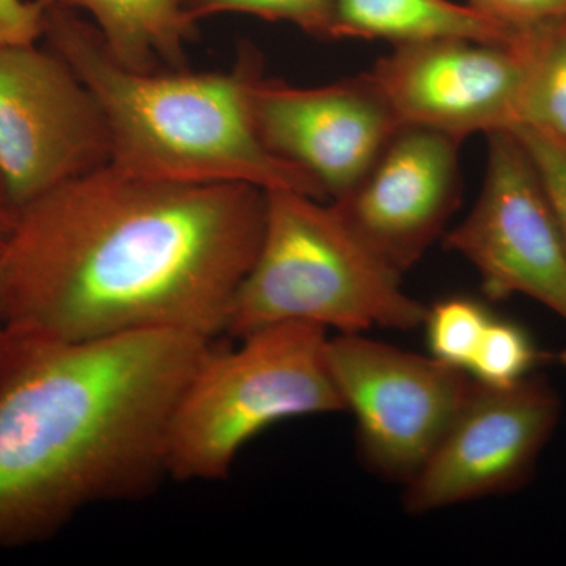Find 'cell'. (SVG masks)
Returning <instances> with one entry per match:
<instances>
[{"mask_svg":"<svg viewBox=\"0 0 566 566\" xmlns=\"http://www.w3.org/2000/svg\"><path fill=\"white\" fill-rule=\"evenodd\" d=\"M266 192L99 167L20 208L0 251L10 338L74 344L139 331L226 334Z\"/></svg>","mask_w":566,"mask_h":566,"instance_id":"cell-1","label":"cell"},{"mask_svg":"<svg viewBox=\"0 0 566 566\" xmlns=\"http://www.w3.org/2000/svg\"><path fill=\"white\" fill-rule=\"evenodd\" d=\"M214 338L139 331L10 338L0 379V551L46 542L93 505L137 501L167 471L170 420Z\"/></svg>","mask_w":566,"mask_h":566,"instance_id":"cell-2","label":"cell"},{"mask_svg":"<svg viewBox=\"0 0 566 566\" xmlns=\"http://www.w3.org/2000/svg\"><path fill=\"white\" fill-rule=\"evenodd\" d=\"M44 3L41 39L98 104L115 169L147 180L244 182L327 200L312 175L283 161L260 139L249 99L260 66L252 52L229 73H140L115 62L98 29L76 10Z\"/></svg>","mask_w":566,"mask_h":566,"instance_id":"cell-3","label":"cell"},{"mask_svg":"<svg viewBox=\"0 0 566 566\" xmlns=\"http://www.w3.org/2000/svg\"><path fill=\"white\" fill-rule=\"evenodd\" d=\"M266 192L262 241L234 294L227 335L281 323L338 334L423 326L427 305L403 290V275L371 251L333 202Z\"/></svg>","mask_w":566,"mask_h":566,"instance_id":"cell-4","label":"cell"},{"mask_svg":"<svg viewBox=\"0 0 566 566\" xmlns=\"http://www.w3.org/2000/svg\"><path fill=\"white\" fill-rule=\"evenodd\" d=\"M327 331L281 323L210 352L170 420L167 471L181 482L226 479L251 439L294 417L345 411L327 365Z\"/></svg>","mask_w":566,"mask_h":566,"instance_id":"cell-5","label":"cell"},{"mask_svg":"<svg viewBox=\"0 0 566 566\" xmlns=\"http://www.w3.org/2000/svg\"><path fill=\"white\" fill-rule=\"evenodd\" d=\"M326 357L345 411L356 417L365 461L406 485L455 419L471 376L365 333L327 338Z\"/></svg>","mask_w":566,"mask_h":566,"instance_id":"cell-6","label":"cell"},{"mask_svg":"<svg viewBox=\"0 0 566 566\" xmlns=\"http://www.w3.org/2000/svg\"><path fill=\"white\" fill-rule=\"evenodd\" d=\"M109 161L102 111L65 61L35 43H0V185L10 207Z\"/></svg>","mask_w":566,"mask_h":566,"instance_id":"cell-7","label":"cell"},{"mask_svg":"<svg viewBox=\"0 0 566 566\" xmlns=\"http://www.w3.org/2000/svg\"><path fill=\"white\" fill-rule=\"evenodd\" d=\"M560 398L545 379L472 387L434 452L406 483L412 515L515 491L531 479L560 419Z\"/></svg>","mask_w":566,"mask_h":566,"instance_id":"cell-8","label":"cell"},{"mask_svg":"<svg viewBox=\"0 0 566 566\" xmlns=\"http://www.w3.org/2000/svg\"><path fill=\"white\" fill-rule=\"evenodd\" d=\"M482 192L446 245L475 268L490 296L523 294L566 322V244L523 145L486 134Z\"/></svg>","mask_w":566,"mask_h":566,"instance_id":"cell-9","label":"cell"},{"mask_svg":"<svg viewBox=\"0 0 566 566\" xmlns=\"http://www.w3.org/2000/svg\"><path fill=\"white\" fill-rule=\"evenodd\" d=\"M401 125L464 140L510 132L527 74L524 31L509 43L447 39L394 48L370 71Z\"/></svg>","mask_w":566,"mask_h":566,"instance_id":"cell-10","label":"cell"},{"mask_svg":"<svg viewBox=\"0 0 566 566\" xmlns=\"http://www.w3.org/2000/svg\"><path fill=\"white\" fill-rule=\"evenodd\" d=\"M253 123L268 150L301 167L337 200L367 172L401 123L370 71L294 87L255 70L249 88Z\"/></svg>","mask_w":566,"mask_h":566,"instance_id":"cell-11","label":"cell"},{"mask_svg":"<svg viewBox=\"0 0 566 566\" xmlns=\"http://www.w3.org/2000/svg\"><path fill=\"white\" fill-rule=\"evenodd\" d=\"M449 134L401 125L335 205L371 251L403 275L444 234L460 207V147Z\"/></svg>","mask_w":566,"mask_h":566,"instance_id":"cell-12","label":"cell"},{"mask_svg":"<svg viewBox=\"0 0 566 566\" xmlns=\"http://www.w3.org/2000/svg\"><path fill=\"white\" fill-rule=\"evenodd\" d=\"M516 33L452 0H335L333 39L382 40L397 48L447 39L509 43Z\"/></svg>","mask_w":566,"mask_h":566,"instance_id":"cell-13","label":"cell"},{"mask_svg":"<svg viewBox=\"0 0 566 566\" xmlns=\"http://www.w3.org/2000/svg\"><path fill=\"white\" fill-rule=\"evenodd\" d=\"M93 18L115 62L140 73L186 70V41L196 21L185 0H46Z\"/></svg>","mask_w":566,"mask_h":566,"instance_id":"cell-14","label":"cell"},{"mask_svg":"<svg viewBox=\"0 0 566 566\" xmlns=\"http://www.w3.org/2000/svg\"><path fill=\"white\" fill-rule=\"evenodd\" d=\"M527 74L517 126L566 144V21L523 29Z\"/></svg>","mask_w":566,"mask_h":566,"instance_id":"cell-15","label":"cell"},{"mask_svg":"<svg viewBox=\"0 0 566 566\" xmlns=\"http://www.w3.org/2000/svg\"><path fill=\"white\" fill-rule=\"evenodd\" d=\"M493 316L485 305L471 297H449L428 307L423 326L431 356L468 374Z\"/></svg>","mask_w":566,"mask_h":566,"instance_id":"cell-16","label":"cell"},{"mask_svg":"<svg viewBox=\"0 0 566 566\" xmlns=\"http://www.w3.org/2000/svg\"><path fill=\"white\" fill-rule=\"evenodd\" d=\"M538 359L534 340L520 324L493 316L468 367V375L483 386H515L531 376Z\"/></svg>","mask_w":566,"mask_h":566,"instance_id":"cell-17","label":"cell"},{"mask_svg":"<svg viewBox=\"0 0 566 566\" xmlns=\"http://www.w3.org/2000/svg\"><path fill=\"white\" fill-rule=\"evenodd\" d=\"M193 21L221 13H244L292 22L318 39L333 40L335 0H189Z\"/></svg>","mask_w":566,"mask_h":566,"instance_id":"cell-18","label":"cell"},{"mask_svg":"<svg viewBox=\"0 0 566 566\" xmlns=\"http://www.w3.org/2000/svg\"><path fill=\"white\" fill-rule=\"evenodd\" d=\"M510 132L527 153L566 244V144L527 126Z\"/></svg>","mask_w":566,"mask_h":566,"instance_id":"cell-19","label":"cell"},{"mask_svg":"<svg viewBox=\"0 0 566 566\" xmlns=\"http://www.w3.org/2000/svg\"><path fill=\"white\" fill-rule=\"evenodd\" d=\"M468 3L512 31L566 21V0H468Z\"/></svg>","mask_w":566,"mask_h":566,"instance_id":"cell-20","label":"cell"},{"mask_svg":"<svg viewBox=\"0 0 566 566\" xmlns=\"http://www.w3.org/2000/svg\"><path fill=\"white\" fill-rule=\"evenodd\" d=\"M44 0H0V43L29 44L43 36Z\"/></svg>","mask_w":566,"mask_h":566,"instance_id":"cell-21","label":"cell"},{"mask_svg":"<svg viewBox=\"0 0 566 566\" xmlns=\"http://www.w3.org/2000/svg\"><path fill=\"white\" fill-rule=\"evenodd\" d=\"M10 337L9 327H7L6 314H3L2 293H0V379L9 364Z\"/></svg>","mask_w":566,"mask_h":566,"instance_id":"cell-22","label":"cell"},{"mask_svg":"<svg viewBox=\"0 0 566 566\" xmlns=\"http://www.w3.org/2000/svg\"><path fill=\"white\" fill-rule=\"evenodd\" d=\"M17 212L10 205L0 202V251L9 240L11 229H13L14 221H17Z\"/></svg>","mask_w":566,"mask_h":566,"instance_id":"cell-23","label":"cell"},{"mask_svg":"<svg viewBox=\"0 0 566 566\" xmlns=\"http://www.w3.org/2000/svg\"><path fill=\"white\" fill-rule=\"evenodd\" d=\"M0 202L9 205V202L6 200V196H3L2 185H0Z\"/></svg>","mask_w":566,"mask_h":566,"instance_id":"cell-24","label":"cell"},{"mask_svg":"<svg viewBox=\"0 0 566 566\" xmlns=\"http://www.w3.org/2000/svg\"><path fill=\"white\" fill-rule=\"evenodd\" d=\"M185 2H186V0H185Z\"/></svg>","mask_w":566,"mask_h":566,"instance_id":"cell-25","label":"cell"}]
</instances>
